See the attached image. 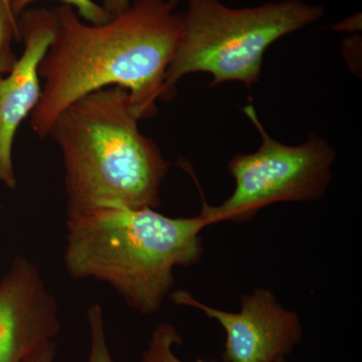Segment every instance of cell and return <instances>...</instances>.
<instances>
[{
  "mask_svg": "<svg viewBox=\"0 0 362 362\" xmlns=\"http://www.w3.org/2000/svg\"><path fill=\"white\" fill-rule=\"evenodd\" d=\"M243 112L258 130L261 145L257 151L238 154L228 161L235 188L226 201L211 206L202 199L199 214L209 226L245 223L280 202L319 201L332 180L337 151L325 138L313 133L301 144H284L267 132L254 105H246Z\"/></svg>",
  "mask_w": 362,
  "mask_h": 362,
  "instance_id": "5",
  "label": "cell"
},
{
  "mask_svg": "<svg viewBox=\"0 0 362 362\" xmlns=\"http://www.w3.org/2000/svg\"><path fill=\"white\" fill-rule=\"evenodd\" d=\"M178 0H134L102 25L81 20L66 4L51 9L52 44L40 64L42 94L30 114V127L47 139L66 107L94 90L118 86L129 92L136 116L148 120L157 102H168L175 90L166 71L183 30Z\"/></svg>",
  "mask_w": 362,
  "mask_h": 362,
  "instance_id": "1",
  "label": "cell"
},
{
  "mask_svg": "<svg viewBox=\"0 0 362 362\" xmlns=\"http://www.w3.org/2000/svg\"><path fill=\"white\" fill-rule=\"evenodd\" d=\"M59 307L40 269L16 256L0 280V362H23L61 332Z\"/></svg>",
  "mask_w": 362,
  "mask_h": 362,
  "instance_id": "7",
  "label": "cell"
},
{
  "mask_svg": "<svg viewBox=\"0 0 362 362\" xmlns=\"http://www.w3.org/2000/svg\"><path fill=\"white\" fill-rule=\"evenodd\" d=\"M23 54L13 70L0 76V185L16 189L13 161L14 138L42 94L40 64L52 44L54 18L52 11L28 8L18 16Z\"/></svg>",
  "mask_w": 362,
  "mask_h": 362,
  "instance_id": "8",
  "label": "cell"
},
{
  "mask_svg": "<svg viewBox=\"0 0 362 362\" xmlns=\"http://www.w3.org/2000/svg\"><path fill=\"white\" fill-rule=\"evenodd\" d=\"M35 1L37 0H9L11 11L16 16H20ZM59 1H61L62 4L75 8L81 18L92 25H102L111 20L113 16L104 8L103 6H99L93 0H59Z\"/></svg>",
  "mask_w": 362,
  "mask_h": 362,
  "instance_id": "12",
  "label": "cell"
},
{
  "mask_svg": "<svg viewBox=\"0 0 362 362\" xmlns=\"http://www.w3.org/2000/svg\"><path fill=\"white\" fill-rule=\"evenodd\" d=\"M13 40L21 42L18 16L0 0V76L7 75L18 61L13 49Z\"/></svg>",
  "mask_w": 362,
  "mask_h": 362,
  "instance_id": "10",
  "label": "cell"
},
{
  "mask_svg": "<svg viewBox=\"0 0 362 362\" xmlns=\"http://www.w3.org/2000/svg\"><path fill=\"white\" fill-rule=\"evenodd\" d=\"M152 207L105 206L66 214L64 264L76 280L106 283L142 315L157 313L175 286L176 268L204 255L199 214L170 218Z\"/></svg>",
  "mask_w": 362,
  "mask_h": 362,
  "instance_id": "2",
  "label": "cell"
},
{
  "mask_svg": "<svg viewBox=\"0 0 362 362\" xmlns=\"http://www.w3.org/2000/svg\"><path fill=\"white\" fill-rule=\"evenodd\" d=\"M54 356H56V342L51 341L40 347L23 362H54Z\"/></svg>",
  "mask_w": 362,
  "mask_h": 362,
  "instance_id": "13",
  "label": "cell"
},
{
  "mask_svg": "<svg viewBox=\"0 0 362 362\" xmlns=\"http://www.w3.org/2000/svg\"><path fill=\"white\" fill-rule=\"evenodd\" d=\"M276 362H288L287 357H282V358L278 359Z\"/></svg>",
  "mask_w": 362,
  "mask_h": 362,
  "instance_id": "16",
  "label": "cell"
},
{
  "mask_svg": "<svg viewBox=\"0 0 362 362\" xmlns=\"http://www.w3.org/2000/svg\"><path fill=\"white\" fill-rule=\"evenodd\" d=\"M216 320L226 332L225 362H276L301 342L303 324L297 312L286 308L268 288H257L240 298V310L214 308L180 290L169 296Z\"/></svg>",
  "mask_w": 362,
  "mask_h": 362,
  "instance_id": "6",
  "label": "cell"
},
{
  "mask_svg": "<svg viewBox=\"0 0 362 362\" xmlns=\"http://www.w3.org/2000/svg\"><path fill=\"white\" fill-rule=\"evenodd\" d=\"M2 1H4V4H6V6L7 7H8V8L11 9V2H9V0H2Z\"/></svg>",
  "mask_w": 362,
  "mask_h": 362,
  "instance_id": "15",
  "label": "cell"
},
{
  "mask_svg": "<svg viewBox=\"0 0 362 362\" xmlns=\"http://www.w3.org/2000/svg\"><path fill=\"white\" fill-rule=\"evenodd\" d=\"M183 30L166 71V85L194 73L209 74L211 87L239 82L251 89L261 78L264 56L274 42L320 20L323 7L302 0L232 8L218 0H187Z\"/></svg>",
  "mask_w": 362,
  "mask_h": 362,
  "instance_id": "4",
  "label": "cell"
},
{
  "mask_svg": "<svg viewBox=\"0 0 362 362\" xmlns=\"http://www.w3.org/2000/svg\"><path fill=\"white\" fill-rule=\"evenodd\" d=\"M181 343H182V337L176 329L175 324L159 323L152 331L148 345L143 351L141 361L142 362H185L178 358L173 351L175 345H180Z\"/></svg>",
  "mask_w": 362,
  "mask_h": 362,
  "instance_id": "9",
  "label": "cell"
},
{
  "mask_svg": "<svg viewBox=\"0 0 362 362\" xmlns=\"http://www.w3.org/2000/svg\"><path fill=\"white\" fill-rule=\"evenodd\" d=\"M87 319L90 338L88 362H113L107 342L101 305L94 304L90 306L87 312Z\"/></svg>",
  "mask_w": 362,
  "mask_h": 362,
  "instance_id": "11",
  "label": "cell"
},
{
  "mask_svg": "<svg viewBox=\"0 0 362 362\" xmlns=\"http://www.w3.org/2000/svg\"><path fill=\"white\" fill-rule=\"evenodd\" d=\"M127 90L110 86L66 107L49 137L63 156L66 214L160 206L170 162L139 129Z\"/></svg>",
  "mask_w": 362,
  "mask_h": 362,
  "instance_id": "3",
  "label": "cell"
},
{
  "mask_svg": "<svg viewBox=\"0 0 362 362\" xmlns=\"http://www.w3.org/2000/svg\"><path fill=\"white\" fill-rule=\"evenodd\" d=\"M130 4L131 0H103L104 8L112 16L122 13Z\"/></svg>",
  "mask_w": 362,
  "mask_h": 362,
  "instance_id": "14",
  "label": "cell"
}]
</instances>
